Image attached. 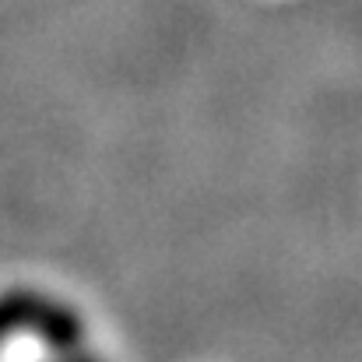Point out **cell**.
<instances>
[{"label": "cell", "instance_id": "cell-1", "mask_svg": "<svg viewBox=\"0 0 362 362\" xmlns=\"http://www.w3.org/2000/svg\"><path fill=\"white\" fill-rule=\"evenodd\" d=\"M25 327L35 331L57 356L85 352V320L78 317V310L32 288H11L0 296V345Z\"/></svg>", "mask_w": 362, "mask_h": 362}]
</instances>
